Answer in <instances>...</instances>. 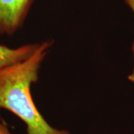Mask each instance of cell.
I'll return each instance as SVG.
<instances>
[{
    "mask_svg": "<svg viewBox=\"0 0 134 134\" xmlns=\"http://www.w3.org/2000/svg\"><path fill=\"white\" fill-rule=\"evenodd\" d=\"M39 43H33L16 48H10L0 44V69L27 58L37 49Z\"/></svg>",
    "mask_w": 134,
    "mask_h": 134,
    "instance_id": "3",
    "label": "cell"
},
{
    "mask_svg": "<svg viewBox=\"0 0 134 134\" xmlns=\"http://www.w3.org/2000/svg\"><path fill=\"white\" fill-rule=\"evenodd\" d=\"M125 3L128 5L130 9L132 10V11L134 14V0H125Z\"/></svg>",
    "mask_w": 134,
    "mask_h": 134,
    "instance_id": "6",
    "label": "cell"
},
{
    "mask_svg": "<svg viewBox=\"0 0 134 134\" xmlns=\"http://www.w3.org/2000/svg\"><path fill=\"white\" fill-rule=\"evenodd\" d=\"M52 41L39 43L29 57L0 69V109L8 110L22 120L27 134H70L52 127L34 104L31 92Z\"/></svg>",
    "mask_w": 134,
    "mask_h": 134,
    "instance_id": "1",
    "label": "cell"
},
{
    "mask_svg": "<svg viewBox=\"0 0 134 134\" xmlns=\"http://www.w3.org/2000/svg\"><path fill=\"white\" fill-rule=\"evenodd\" d=\"M0 134H12L10 133V131L8 129V127L6 125L0 122Z\"/></svg>",
    "mask_w": 134,
    "mask_h": 134,
    "instance_id": "4",
    "label": "cell"
},
{
    "mask_svg": "<svg viewBox=\"0 0 134 134\" xmlns=\"http://www.w3.org/2000/svg\"><path fill=\"white\" fill-rule=\"evenodd\" d=\"M132 49H133V58H134V42L133 43ZM127 78H128V80H129L130 81L134 83V66H133V71H132V72H131L129 75H128Z\"/></svg>",
    "mask_w": 134,
    "mask_h": 134,
    "instance_id": "5",
    "label": "cell"
},
{
    "mask_svg": "<svg viewBox=\"0 0 134 134\" xmlns=\"http://www.w3.org/2000/svg\"><path fill=\"white\" fill-rule=\"evenodd\" d=\"M34 0H0V34L12 35L21 29Z\"/></svg>",
    "mask_w": 134,
    "mask_h": 134,
    "instance_id": "2",
    "label": "cell"
}]
</instances>
